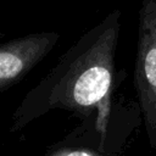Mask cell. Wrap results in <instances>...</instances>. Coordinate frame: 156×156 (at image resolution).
<instances>
[{"label": "cell", "instance_id": "obj_2", "mask_svg": "<svg viewBox=\"0 0 156 156\" xmlns=\"http://www.w3.org/2000/svg\"><path fill=\"white\" fill-rule=\"evenodd\" d=\"M133 84L149 145L156 152V0H143L139 10Z\"/></svg>", "mask_w": 156, "mask_h": 156}, {"label": "cell", "instance_id": "obj_1", "mask_svg": "<svg viewBox=\"0 0 156 156\" xmlns=\"http://www.w3.org/2000/svg\"><path fill=\"white\" fill-rule=\"evenodd\" d=\"M121 17V10H113L61 55L22 99L12 115L10 132L26 128L50 111L63 110L83 118V123L66 138L117 154L108 140L121 118L113 102Z\"/></svg>", "mask_w": 156, "mask_h": 156}, {"label": "cell", "instance_id": "obj_4", "mask_svg": "<svg viewBox=\"0 0 156 156\" xmlns=\"http://www.w3.org/2000/svg\"><path fill=\"white\" fill-rule=\"evenodd\" d=\"M40 156H119L115 152H105L98 147L62 139L61 141L51 145Z\"/></svg>", "mask_w": 156, "mask_h": 156}, {"label": "cell", "instance_id": "obj_3", "mask_svg": "<svg viewBox=\"0 0 156 156\" xmlns=\"http://www.w3.org/2000/svg\"><path fill=\"white\" fill-rule=\"evenodd\" d=\"M57 32H39L0 44V94L22 80L55 48Z\"/></svg>", "mask_w": 156, "mask_h": 156}]
</instances>
